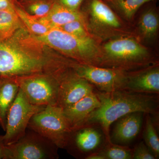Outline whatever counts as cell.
<instances>
[{
    "mask_svg": "<svg viewBox=\"0 0 159 159\" xmlns=\"http://www.w3.org/2000/svg\"><path fill=\"white\" fill-rule=\"evenodd\" d=\"M97 94L100 106L89 115L80 128L99 125L107 143L111 142L110 135L111 125L125 115L137 112L152 115L158 113L159 97L157 94L135 93L125 90L110 93L99 91Z\"/></svg>",
    "mask_w": 159,
    "mask_h": 159,
    "instance_id": "6da1fadb",
    "label": "cell"
},
{
    "mask_svg": "<svg viewBox=\"0 0 159 159\" xmlns=\"http://www.w3.org/2000/svg\"><path fill=\"white\" fill-rule=\"evenodd\" d=\"M28 129L47 138L60 148H66L73 133L63 109L56 105L46 106L34 114L29 121Z\"/></svg>",
    "mask_w": 159,
    "mask_h": 159,
    "instance_id": "7a4b0ae2",
    "label": "cell"
},
{
    "mask_svg": "<svg viewBox=\"0 0 159 159\" xmlns=\"http://www.w3.org/2000/svg\"><path fill=\"white\" fill-rule=\"evenodd\" d=\"M37 38L54 48L82 60L85 64L96 66L99 63L98 47L90 37H77L60 28H52Z\"/></svg>",
    "mask_w": 159,
    "mask_h": 159,
    "instance_id": "3957f363",
    "label": "cell"
},
{
    "mask_svg": "<svg viewBox=\"0 0 159 159\" xmlns=\"http://www.w3.org/2000/svg\"><path fill=\"white\" fill-rule=\"evenodd\" d=\"M9 39L0 41V78L39 73L44 65L40 57L14 46Z\"/></svg>",
    "mask_w": 159,
    "mask_h": 159,
    "instance_id": "277c9868",
    "label": "cell"
},
{
    "mask_svg": "<svg viewBox=\"0 0 159 159\" xmlns=\"http://www.w3.org/2000/svg\"><path fill=\"white\" fill-rule=\"evenodd\" d=\"M45 107L31 104L19 89L7 113L6 134L4 135L5 144H14L24 136L31 117Z\"/></svg>",
    "mask_w": 159,
    "mask_h": 159,
    "instance_id": "5b68a950",
    "label": "cell"
},
{
    "mask_svg": "<svg viewBox=\"0 0 159 159\" xmlns=\"http://www.w3.org/2000/svg\"><path fill=\"white\" fill-rule=\"evenodd\" d=\"M28 129L17 142L7 145L6 159L58 158V148L56 145L36 132Z\"/></svg>",
    "mask_w": 159,
    "mask_h": 159,
    "instance_id": "8992f818",
    "label": "cell"
},
{
    "mask_svg": "<svg viewBox=\"0 0 159 159\" xmlns=\"http://www.w3.org/2000/svg\"><path fill=\"white\" fill-rule=\"evenodd\" d=\"M104 49L107 57L101 64L117 66L118 69L123 70L134 66L141 65L145 62L148 56L147 50L131 39L111 41L106 44Z\"/></svg>",
    "mask_w": 159,
    "mask_h": 159,
    "instance_id": "52a82bcc",
    "label": "cell"
},
{
    "mask_svg": "<svg viewBox=\"0 0 159 159\" xmlns=\"http://www.w3.org/2000/svg\"><path fill=\"white\" fill-rule=\"evenodd\" d=\"M29 102L37 106L56 105L57 86L53 78L29 75L13 77Z\"/></svg>",
    "mask_w": 159,
    "mask_h": 159,
    "instance_id": "ba28073f",
    "label": "cell"
},
{
    "mask_svg": "<svg viewBox=\"0 0 159 159\" xmlns=\"http://www.w3.org/2000/svg\"><path fill=\"white\" fill-rule=\"evenodd\" d=\"M75 69L78 76L96 86L99 92L110 93L125 89L127 73L123 70L85 64Z\"/></svg>",
    "mask_w": 159,
    "mask_h": 159,
    "instance_id": "9c48e42d",
    "label": "cell"
},
{
    "mask_svg": "<svg viewBox=\"0 0 159 159\" xmlns=\"http://www.w3.org/2000/svg\"><path fill=\"white\" fill-rule=\"evenodd\" d=\"M57 83L56 106L66 108L94 92L93 85L75 74L53 78Z\"/></svg>",
    "mask_w": 159,
    "mask_h": 159,
    "instance_id": "30bf717a",
    "label": "cell"
},
{
    "mask_svg": "<svg viewBox=\"0 0 159 159\" xmlns=\"http://www.w3.org/2000/svg\"><path fill=\"white\" fill-rule=\"evenodd\" d=\"M124 90L135 93L158 95V67H154L134 74H127Z\"/></svg>",
    "mask_w": 159,
    "mask_h": 159,
    "instance_id": "8fae6325",
    "label": "cell"
},
{
    "mask_svg": "<svg viewBox=\"0 0 159 159\" xmlns=\"http://www.w3.org/2000/svg\"><path fill=\"white\" fill-rule=\"evenodd\" d=\"M100 106V101L94 92L70 106L63 109V111L74 131L80 128L89 115Z\"/></svg>",
    "mask_w": 159,
    "mask_h": 159,
    "instance_id": "7c38bea8",
    "label": "cell"
},
{
    "mask_svg": "<svg viewBox=\"0 0 159 159\" xmlns=\"http://www.w3.org/2000/svg\"><path fill=\"white\" fill-rule=\"evenodd\" d=\"M143 113H131L119 119L113 131V142L119 144H127L137 136L142 127Z\"/></svg>",
    "mask_w": 159,
    "mask_h": 159,
    "instance_id": "4fadbf2b",
    "label": "cell"
},
{
    "mask_svg": "<svg viewBox=\"0 0 159 159\" xmlns=\"http://www.w3.org/2000/svg\"><path fill=\"white\" fill-rule=\"evenodd\" d=\"M101 140L102 136L98 131L90 126H85L73 131L67 146L74 144L79 152L86 153L97 149Z\"/></svg>",
    "mask_w": 159,
    "mask_h": 159,
    "instance_id": "5bb4252c",
    "label": "cell"
},
{
    "mask_svg": "<svg viewBox=\"0 0 159 159\" xmlns=\"http://www.w3.org/2000/svg\"><path fill=\"white\" fill-rule=\"evenodd\" d=\"M19 89L13 77L0 78V125L5 131L7 113Z\"/></svg>",
    "mask_w": 159,
    "mask_h": 159,
    "instance_id": "9a60e30c",
    "label": "cell"
},
{
    "mask_svg": "<svg viewBox=\"0 0 159 159\" xmlns=\"http://www.w3.org/2000/svg\"><path fill=\"white\" fill-rule=\"evenodd\" d=\"M81 15L76 10L68 9L62 5H55L46 16L39 20L51 29L60 28L67 23L81 20Z\"/></svg>",
    "mask_w": 159,
    "mask_h": 159,
    "instance_id": "2e32d148",
    "label": "cell"
},
{
    "mask_svg": "<svg viewBox=\"0 0 159 159\" xmlns=\"http://www.w3.org/2000/svg\"><path fill=\"white\" fill-rule=\"evenodd\" d=\"M91 14L93 19L104 25L118 28L120 22L109 7L100 0H93L90 5Z\"/></svg>",
    "mask_w": 159,
    "mask_h": 159,
    "instance_id": "e0dca14e",
    "label": "cell"
},
{
    "mask_svg": "<svg viewBox=\"0 0 159 159\" xmlns=\"http://www.w3.org/2000/svg\"><path fill=\"white\" fill-rule=\"evenodd\" d=\"M18 27V16L14 9L0 11V41L10 39Z\"/></svg>",
    "mask_w": 159,
    "mask_h": 159,
    "instance_id": "ac0fdd59",
    "label": "cell"
},
{
    "mask_svg": "<svg viewBox=\"0 0 159 159\" xmlns=\"http://www.w3.org/2000/svg\"><path fill=\"white\" fill-rule=\"evenodd\" d=\"M145 129L143 137L145 143L152 152L156 158L159 157V139L157 133L156 124L150 114H146Z\"/></svg>",
    "mask_w": 159,
    "mask_h": 159,
    "instance_id": "d6986e66",
    "label": "cell"
},
{
    "mask_svg": "<svg viewBox=\"0 0 159 159\" xmlns=\"http://www.w3.org/2000/svg\"><path fill=\"white\" fill-rule=\"evenodd\" d=\"M105 148L98 152L102 159H133V150L126 146L107 143Z\"/></svg>",
    "mask_w": 159,
    "mask_h": 159,
    "instance_id": "ffe728a7",
    "label": "cell"
},
{
    "mask_svg": "<svg viewBox=\"0 0 159 159\" xmlns=\"http://www.w3.org/2000/svg\"><path fill=\"white\" fill-rule=\"evenodd\" d=\"M158 27V18L154 11L150 10L142 16L140 21V29L145 37H153L156 34Z\"/></svg>",
    "mask_w": 159,
    "mask_h": 159,
    "instance_id": "44dd1931",
    "label": "cell"
},
{
    "mask_svg": "<svg viewBox=\"0 0 159 159\" xmlns=\"http://www.w3.org/2000/svg\"><path fill=\"white\" fill-rule=\"evenodd\" d=\"M16 12L18 16L24 22L28 29L38 35L45 34L51 29L42 22L40 20L34 18L33 16L29 15L23 10L17 9Z\"/></svg>",
    "mask_w": 159,
    "mask_h": 159,
    "instance_id": "7402d4cb",
    "label": "cell"
},
{
    "mask_svg": "<svg viewBox=\"0 0 159 159\" xmlns=\"http://www.w3.org/2000/svg\"><path fill=\"white\" fill-rule=\"evenodd\" d=\"M152 0H116L117 5L124 15L131 18L143 4Z\"/></svg>",
    "mask_w": 159,
    "mask_h": 159,
    "instance_id": "603a6c76",
    "label": "cell"
},
{
    "mask_svg": "<svg viewBox=\"0 0 159 159\" xmlns=\"http://www.w3.org/2000/svg\"><path fill=\"white\" fill-rule=\"evenodd\" d=\"M60 29L67 33L79 37H87V33L80 20H74L67 23Z\"/></svg>",
    "mask_w": 159,
    "mask_h": 159,
    "instance_id": "cb8c5ba5",
    "label": "cell"
},
{
    "mask_svg": "<svg viewBox=\"0 0 159 159\" xmlns=\"http://www.w3.org/2000/svg\"><path fill=\"white\" fill-rule=\"evenodd\" d=\"M133 159H156L154 155L146 145L145 142H141L133 150Z\"/></svg>",
    "mask_w": 159,
    "mask_h": 159,
    "instance_id": "d4e9b609",
    "label": "cell"
},
{
    "mask_svg": "<svg viewBox=\"0 0 159 159\" xmlns=\"http://www.w3.org/2000/svg\"><path fill=\"white\" fill-rule=\"evenodd\" d=\"M30 9L35 16L43 17L48 13L50 10V6L46 3H34L30 6Z\"/></svg>",
    "mask_w": 159,
    "mask_h": 159,
    "instance_id": "484cf974",
    "label": "cell"
},
{
    "mask_svg": "<svg viewBox=\"0 0 159 159\" xmlns=\"http://www.w3.org/2000/svg\"><path fill=\"white\" fill-rule=\"evenodd\" d=\"M83 0H60V2L62 6L68 9L76 10Z\"/></svg>",
    "mask_w": 159,
    "mask_h": 159,
    "instance_id": "4316f807",
    "label": "cell"
},
{
    "mask_svg": "<svg viewBox=\"0 0 159 159\" xmlns=\"http://www.w3.org/2000/svg\"><path fill=\"white\" fill-rule=\"evenodd\" d=\"M7 155V145L5 144L4 135H0V159H6Z\"/></svg>",
    "mask_w": 159,
    "mask_h": 159,
    "instance_id": "83f0119b",
    "label": "cell"
},
{
    "mask_svg": "<svg viewBox=\"0 0 159 159\" xmlns=\"http://www.w3.org/2000/svg\"><path fill=\"white\" fill-rule=\"evenodd\" d=\"M13 9L9 0H0V11Z\"/></svg>",
    "mask_w": 159,
    "mask_h": 159,
    "instance_id": "f1b7e54d",
    "label": "cell"
}]
</instances>
